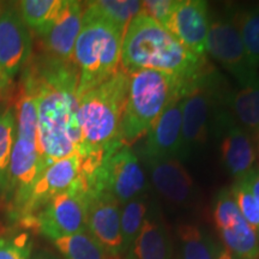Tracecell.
<instances>
[{
  "label": "cell",
  "mask_w": 259,
  "mask_h": 259,
  "mask_svg": "<svg viewBox=\"0 0 259 259\" xmlns=\"http://www.w3.org/2000/svg\"><path fill=\"white\" fill-rule=\"evenodd\" d=\"M19 84L35 99L37 145L42 171L76 153L82 145L78 120V70L73 60L38 53L22 72Z\"/></svg>",
  "instance_id": "6da1fadb"
},
{
  "label": "cell",
  "mask_w": 259,
  "mask_h": 259,
  "mask_svg": "<svg viewBox=\"0 0 259 259\" xmlns=\"http://www.w3.org/2000/svg\"><path fill=\"white\" fill-rule=\"evenodd\" d=\"M120 69L131 73L153 70L197 84L211 71L206 58L190 52L180 41L144 12L126 27L121 45Z\"/></svg>",
  "instance_id": "7a4b0ae2"
},
{
  "label": "cell",
  "mask_w": 259,
  "mask_h": 259,
  "mask_svg": "<svg viewBox=\"0 0 259 259\" xmlns=\"http://www.w3.org/2000/svg\"><path fill=\"white\" fill-rule=\"evenodd\" d=\"M42 173L37 145V115L35 99L19 84L16 101V139L12 148L2 198L10 220L18 223L31 190Z\"/></svg>",
  "instance_id": "3957f363"
},
{
  "label": "cell",
  "mask_w": 259,
  "mask_h": 259,
  "mask_svg": "<svg viewBox=\"0 0 259 259\" xmlns=\"http://www.w3.org/2000/svg\"><path fill=\"white\" fill-rule=\"evenodd\" d=\"M128 90V73L119 70L106 82L79 97L80 156H102L121 144L120 125Z\"/></svg>",
  "instance_id": "277c9868"
},
{
  "label": "cell",
  "mask_w": 259,
  "mask_h": 259,
  "mask_svg": "<svg viewBox=\"0 0 259 259\" xmlns=\"http://www.w3.org/2000/svg\"><path fill=\"white\" fill-rule=\"evenodd\" d=\"M199 83L192 84L153 70L128 73L127 99L120 125L122 143L131 147L147 135L168 106L184 99Z\"/></svg>",
  "instance_id": "5b68a950"
},
{
  "label": "cell",
  "mask_w": 259,
  "mask_h": 259,
  "mask_svg": "<svg viewBox=\"0 0 259 259\" xmlns=\"http://www.w3.org/2000/svg\"><path fill=\"white\" fill-rule=\"evenodd\" d=\"M125 30L99 14L89 2L85 3L72 57L78 70V99L119 70Z\"/></svg>",
  "instance_id": "8992f818"
},
{
  "label": "cell",
  "mask_w": 259,
  "mask_h": 259,
  "mask_svg": "<svg viewBox=\"0 0 259 259\" xmlns=\"http://www.w3.org/2000/svg\"><path fill=\"white\" fill-rule=\"evenodd\" d=\"M89 192V185L83 177L69 190L48 200L32 218L18 225L22 229H29L52 241L88 232L87 209Z\"/></svg>",
  "instance_id": "52a82bcc"
},
{
  "label": "cell",
  "mask_w": 259,
  "mask_h": 259,
  "mask_svg": "<svg viewBox=\"0 0 259 259\" xmlns=\"http://www.w3.org/2000/svg\"><path fill=\"white\" fill-rule=\"evenodd\" d=\"M90 191H106L121 204L147 194L149 180L141 157L130 145H115L88 180Z\"/></svg>",
  "instance_id": "ba28073f"
},
{
  "label": "cell",
  "mask_w": 259,
  "mask_h": 259,
  "mask_svg": "<svg viewBox=\"0 0 259 259\" xmlns=\"http://www.w3.org/2000/svg\"><path fill=\"white\" fill-rule=\"evenodd\" d=\"M225 96L211 70L192 92L183 99V127L179 160L190 157L203 147L212 131L213 120Z\"/></svg>",
  "instance_id": "9c48e42d"
},
{
  "label": "cell",
  "mask_w": 259,
  "mask_h": 259,
  "mask_svg": "<svg viewBox=\"0 0 259 259\" xmlns=\"http://www.w3.org/2000/svg\"><path fill=\"white\" fill-rule=\"evenodd\" d=\"M206 52L235 77L240 87L258 76L246 53L234 12L210 19Z\"/></svg>",
  "instance_id": "30bf717a"
},
{
  "label": "cell",
  "mask_w": 259,
  "mask_h": 259,
  "mask_svg": "<svg viewBox=\"0 0 259 259\" xmlns=\"http://www.w3.org/2000/svg\"><path fill=\"white\" fill-rule=\"evenodd\" d=\"M32 35L19 14L18 5L0 9V84L3 92L23 72L32 58Z\"/></svg>",
  "instance_id": "8fae6325"
},
{
  "label": "cell",
  "mask_w": 259,
  "mask_h": 259,
  "mask_svg": "<svg viewBox=\"0 0 259 259\" xmlns=\"http://www.w3.org/2000/svg\"><path fill=\"white\" fill-rule=\"evenodd\" d=\"M213 221L226 250L239 259H259L257 232L242 218L231 189L221 190L216 197Z\"/></svg>",
  "instance_id": "7c38bea8"
},
{
  "label": "cell",
  "mask_w": 259,
  "mask_h": 259,
  "mask_svg": "<svg viewBox=\"0 0 259 259\" xmlns=\"http://www.w3.org/2000/svg\"><path fill=\"white\" fill-rule=\"evenodd\" d=\"M212 130L221 137L223 166L235 180L242 179L254 169L257 154L252 136L236 124L229 111L220 108Z\"/></svg>",
  "instance_id": "4fadbf2b"
},
{
  "label": "cell",
  "mask_w": 259,
  "mask_h": 259,
  "mask_svg": "<svg viewBox=\"0 0 259 259\" xmlns=\"http://www.w3.org/2000/svg\"><path fill=\"white\" fill-rule=\"evenodd\" d=\"M83 12V3L64 0L56 17L36 35L41 54L60 60H73V50L82 28Z\"/></svg>",
  "instance_id": "5bb4252c"
},
{
  "label": "cell",
  "mask_w": 259,
  "mask_h": 259,
  "mask_svg": "<svg viewBox=\"0 0 259 259\" xmlns=\"http://www.w3.org/2000/svg\"><path fill=\"white\" fill-rule=\"evenodd\" d=\"M121 204L106 191H90L87 209L89 234L109 253L122 254Z\"/></svg>",
  "instance_id": "9a60e30c"
},
{
  "label": "cell",
  "mask_w": 259,
  "mask_h": 259,
  "mask_svg": "<svg viewBox=\"0 0 259 259\" xmlns=\"http://www.w3.org/2000/svg\"><path fill=\"white\" fill-rule=\"evenodd\" d=\"M84 177V158L78 153L54 162L41 173L32 187L19 222L30 219L51 198L69 190Z\"/></svg>",
  "instance_id": "2e32d148"
},
{
  "label": "cell",
  "mask_w": 259,
  "mask_h": 259,
  "mask_svg": "<svg viewBox=\"0 0 259 259\" xmlns=\"http://www.w3.org/2000/svg\"><path fill=\"white\" fill-rule=\"evenodd\" d=\"M209 25L208 3L202 0H177L166 29L197 57L206 58Z\"/></svg>",
  "instance_id": "e0dca14e"
},
{
  "label": "cell",
  "mask_w": 259,
  "mask_h": 259,
  "mask_svg": "<svg viewBox=\"0 0 259 259\" xmlns=\"http://www.w3.org/2000/svg\"><path fill=\"white\" fill-rule=\"evenodd\" d=\"M155 190L176 205H189L196 198L192 178L178 158L143 160Z\"/></svg>",
  "instance_id": "ac0fdd59"
},
{
  "label": "cell",
  "mask_w": 259,
  "mask_h": 259,
  "mask_svg": "<svg viewBox=\"0 0 259 259\" xmlns=\"http://www.w3.org/2000/svg\"><path fill=\"white\" fill-rule=\"evenodd\" d=\"M183 127V99L174 101L154 122L147 134L143 160L153 158H178L181 149Z\"/></svg>",
  "instance_id": "d6986e66"
},
{
  "label": "cell",
  "mask_w": 259,
  "mask_h": 259,
  "mask_svg": "<svg viewBox=\"0 0 259 259\" xmlns=\"http://www.w3.org/2000/svg\"><path fill=\"white\" fill-rule=\"evenodd\" d=\"M126 259H173V246L167 227L156 205H150L141 232L130 250Z\"/></svg>",
  "instance_id": "ffe728a7"
},
{
  "label": "cell",
  "mask_w": 259,
  "mask_h": 259,
  "mask_svg": "<svg viewBox=\"0 0 259 259\" xmlns=\"http://www.w3.org/2000/svg\"><path fill=\"white\" fill-rule=\"evenodd\" d=\"M225 105L236 124L251 136H259V73L236 92L227 93Z\"/></svg>",
  "instance_id": "44dd1931"
},
{
  "label": "cell",
  "mask_w": 259,
  "mask_h": 259,
  "mask_svg": "<svg viewBox=\"0 0 259 259\" xmlns=\"http://www.w3.org/2000/svg\"><path fill=\"white\" fill-rule=\"evenodd\" d=\"M181 259H216L221 248L204 229L185 223L178 228Z\"/></svg>",
  "instance_id": "7402d4cb"
},
{
  "label": "cell",
  "mask_w": 259,
  "mask_h": 259,
  "mask_svg": "<svg viewBox=\"0 0 259 259\" xmlns=\"http://www.w3.org/2000/svg\"><path fill=\"white\" fill-rule=\"evenodd\" d=\"M53 244L64 259H119L103 248L89 232L64 236Z\"/></svg>",
  "instance_id": "603a6c76"
},
{
  "label": "cell",
  "mask_w": 259,
  "mask_h": 259,
  "mask_svg": "<svg viewBox=\"0 0 259 259\" xmlns=\"http://www.w3.org/2000/svg\"><path fill=\"white\" fill-rule=\"evenodd\" d=\"M16 139V103L0 96V197L4 191L6 174Z\"/></svg>",
  "instance_id": "cb8c5ba5"
},
{
  "label": "cell",
  "mask_w": 259,
  "mask_h": 259,
  "mask_svg": "<svg viewBox=\"0 0 259 259\" xmlns=\"http://www.w3.org/2000/svg\"><path fill=\"white\" fill-rule=\"evenodd\" d=\"M150 204L148 202V194L128 200L121 205V236L122 254L127 253L147 218Z\"/></svg>",
  "instance_id": "d4e9b609"
},
{
  "label": "cell",
  "mask_w": 259,
  "mask_h": 259,
  "mask_svg": "<svg viewBox=\"0 0 259 259\" xmlns=\"http://www.w3.org/2000/svg\"><path fill=\"white\" fill-rule=\"evenodd\" d=\"M64 0H23L18 3L21 17L29 30L37 35L56 17Z\"/></svg>",
  "instance_id": "484cf974"
},
{
  "label": "cell",
  "mask_w": 259,
  "mask_h": 259,
  "mask_svg": "<svg viewBox=\"0 0 259 259\" xmlns=\"http://www.w3.org/2000/svg\"><path fill=\"white\" fill-rule=\"evenodd\" d=\"M235 21L242 38V44L253 67H259V4L236 11Z\"/></svg>",
  "instance_id": "4316f807"
},
{
  "label": "cell",
  "mask_w": 259,
  "mask_h": 259,
  "mask_svg": "<svg viewBox=\"0 0 259 259\" xmlns=\"http://www.w3.org/2000/svg\"><path fill=\"white\" fill-rule=\"evenodd\" d=\"M89 3L103 17L125 29L131 19L142 12V2L136 0H99Z\"/></svg>",
  "instance_id": "83f0119b"
},
{
  "label": "cell",
  "mask_w": 259,
  "mask_h": 259,
  "mask_svg": "<svg viewBox=\"0 0 259 259\" xmlns=\"http://www.w3.org/2000/svg\"><path fill=\"white\" fill-rule=\"evenodd\" d=\"M32 238L24 229H12L0 235V259H30Z\"/></svg>",
  "instance_id": "f1b7e54d"
},
{
  "label": "cell",
  "mask_w": 259,
  "mask_h": 259,
  "mask_svg": "<svg viewBox=\"0 0 259 259\" xmlns=\"http://www.w3.org/2000/svg\"><path fill=\"white\" fill-rule=\"evenodd\" d=\"M231 192L242 218L255 232H259V206L254 197L252 196L250 189L246 185L245 180H235Z\"/></svg>",
  "instance_id": "f546056e"
},
{
  "label": "cell",
  "mask_w": 259,
  "mask_h": 259,
  "mask_svg": "<svg viewBox=\"0 0 259 259\" xmlns=\"http://www.w3.org/2000/svg\"><path fill=\"white\" fill-rule=\"evenodd\" d=\"M177 0H148L142 2V12L166 28Z\"/></svg>",
  "instance_id": "4dcf8cb0"
},
{
  "label": "cell",
  "mask_w": 259,
  "mask_h": 259,
  "mask_svg": "<svg viewBox=\"0 0 259 259\" xmlns=\"http://www.w3.org/2000/svg\"><path fill=\"white\" fill-rule=\"evenodd\" d=\"M245 180L246 185L250 189L252 196L254 197L255 202H257L259 206V169H253L247 174L245 178H242Z\"/></svg>",
  "instance_id": "1f68e13d"
},
{
  "label": "cell",
  "mask_w": 259,
  "mask_h": 259,
  "mask_svg": "<svg viewBox=\"0 0 259 259\" xmlns=\"http://www.w3.org/2000/svg\"><path fill=\"white\" fill-rule=\"evenodd\" d=\"M30 259H60V258H58L57 255L50 253V252L38 251L35 254H31Z\"/></svg>",
  "instance_id": "d6a6232c"
},
{
  "label": "cell",
  "mask_w": 259,
  "mask_h": 259,
  "mask_svg": "<svg viewBox=\"0 0 259 259\" xmlns=\"http://www.w3.org/2000/svg\"><path fill=\"white\" fill-rule=\"evenodd\" d=\"M216 259H239V258H236L234 254H232L231 252L226 250V248H221Z\"/></svg>",
  "instance_id": "836d02e7"
},
{
  "label": "cell",
  "mask_w": 259,
  "mask_h": 259,
  "mask_svg": "<svg viewBox=\"0 0 259 259\" xmlns=\"http://www.w3.org/2000/svg\"><path fill=\"white\" fill-rule=\"evenodd\" d=\"M3 93H4V92H3V89H2V84H0V96H2V94Z\"/></svg>",
  "instance_id": "e575fe53"
},
{
  "label": "cell",
  "mask_w": 259,
  "mask_h": 259,
  "mask_svg": "<svg viewBox=\"0 0 259 259\" xmlns=\"http://www.w3.org/2000/svg\"><path fill=\"white\" fill-rule=\"evenodd\" d=\"M258 153H259V141H258Z\"/></svg>",
  "instance_id": "d590c367"
}]
</instances>
